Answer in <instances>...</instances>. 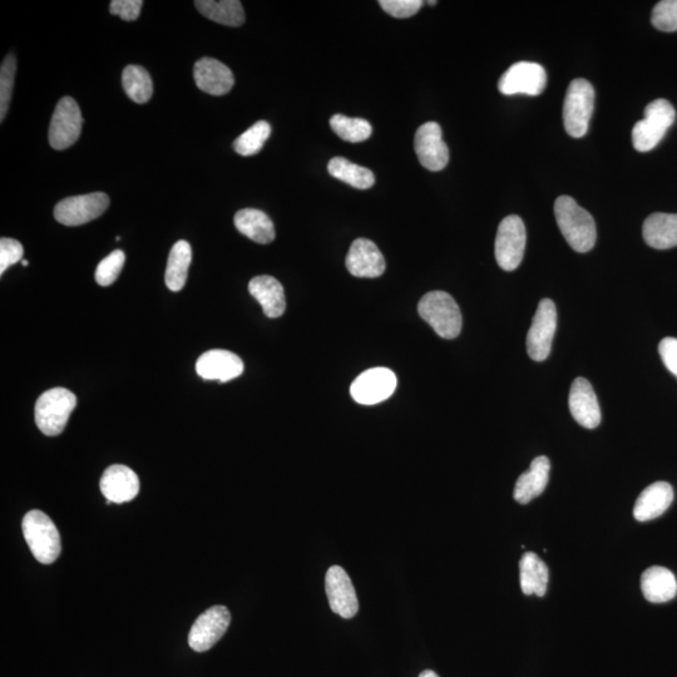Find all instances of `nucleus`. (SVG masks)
<instances>
[{
  "label": "nucleus",
  "instance_id": "1",
  "mask_svg": "<svg viewBox=\"0 0 677 677\" xmlns=\"http://www.w3.org/2000/svg\"><path fill=\"white\" fill-rule=\"evenodd\" d=\"M555 216L568 245L577 252L594 249L597 230L594 217L570 196H560L555 202Z\"/></svg>",
  "mask_w": 677,
  "mask_h": 677
},
{
  "label": "nucleus",
  "instance_id": "2",
  "mask_svg": "<svg viewBox=\"0 0 677 677\" xmlns=\"http://www.w3.org/2000/svg\"><path fill=\"white\" fill-rule=\"evenodd\" d=\"M23 536L34 558L43 565H51L61 555V536L46 513L33 510L23 518Z\"/></svg>",
  "mask_w": 677,
  "mask_h": 677
},
{
  "label": "nucleus",
  "instance_id": "3",
  "mask_svg": "<svg viewBox=\"0 0 677 677\" xmlns=\"http://www.w3.org/2000/svg\"><path fill=\"white\" fill-rule=\"evenodd\" d=\"M77 397L66 388H53L38 398L34 417L43 434L59 436L66 428L68 419L76 409Z\"/></svg>",
  "mask_w": 677,
  "mask_h": 677
},
{
  "label": "nucleus",
  "instance_id": "4",
  "mask_svg": "<svg viewBox=\"0 0 677 677\" xmlns=\"http://www.w3.org/2000/svg\"><path fill=\"white\" fill-rule=\"evenodd\" d=\"M418 311L441 338L454 339L461 334V310L456 300L444 291H432L424 295L419 301Z\"/></svg>",
  "mask_w": 677,
  "mask_h": 677
},
{
  "label": "nucleus",
  "instance_id": "5",
  "mask_svg": "<svg viewBox=\"0 0 677 677\" xmlns=\"http://www.w3.org/2000/svg\"><path fill=\"white\" fill-rule=\"evenodd\" d=\"M595 105V90L586 79H573L563 103V123L571 137L581 138L588 132Z\"/></svg>",
  "mask_w": 677,
  "mask_h": 677
},
{
  "label": "nucleus",
  "instance_id": "6",
  "mask_svg": "<svg viewBox=\"0 0 677 677\" xmlns=\"http://www.w3.org/2000/svg\"><path fill=\"white\" fill-rule=\"evenodd\" d=\"M676 112L666 100H655L645 108V118L636 123L632 130L635 150L649 152L659 145L667 130L675 122Z\"/></svg>",
  "mask_w": 677,
  "mask_h": 677
},
{
  "label": "nucleus",
  "instance_id": "7",
  "mask_svg": "<svg viewBox=\"0 0 677 677\" xmlns=\"http://www.w3.org/2000/svg\"><path fill=\"white\" fill-rule=\"evenodd\" d=\"M526 227L520 216L504 217L498 226L496 245L497 264L504 271H513L521 265L526 249Z\"/></svg>",
  "mask_w": 677,
  "mask_h": 677
},
{
  "label": "nucleus",
  "instance_id": "8",
  "mask_svg": "<svg viewBox=\"0 0 677 677\" xmlns=\"http://www.w3.org/2000/svg\"><path fill=\"white\" fill-rule=\"evenodd\" d=\"M547 86V73L541 64L518 62L503 73L498 90L504 96H540Z\"/></svg>",
  "mask_w": 677,
  "mask_h": 677
},
{
  "label": "nucleus",
  "instance_id": "9",
  "mask_svg": "<svg viewBox=\"0 0 677 677\" xmlns=\"http://www.w3.org/2000/svg\"><path fill=\"white\" fill-rule=\"evenodd\" d=\"M557 329V309L551 299H543L527 334V353L535 362H543L551 354Z\"/></svg>",
  "mask_w": 677,
  "mask_h": 677
},
{
  "label": "nucleus",
  "instance_id": "10",
  "mask_svg": "<svg viewBox=\"0 0 677 677\" xmlns=\"http://www.w3.org/2000/svg\"><path fill=\"white\" fill-rule=\"evenodd\" d=\"M110 206V199L103 192L68 197L54 207V217L59 224L81 226L98 219Z\"/></svg>",
  "mask_w": 677,
  "mask_h": 677
},
{
  "label": "nucleus",
  "instance_id": "11",
  "mask_svg": "<svg viewBox=\"0 0 677 677\" xmlns=\"http://www.w3.org/2000/svg\"><path fill=\"white\" fill-rule=\"evenodd\" d=\"M82 126V113L77 102L71 97H63L53 113L49 143L54 150H66L81 136Z\"/></svg>",
  "mask_w": 677,
  "mask_h": 677
},
{
  "label": "nucleus",
  "instance_id": "12",
  "mask_svg": "<svg viewBox=\"0 0 677 677\" xmlns=\"http://www.w3.org/2000/svg\"><path fill=\"white\" fill-rule=\"evenodd\" d=\"M397 375L388 368H373L354 380L350 394L355 402L374 405L392 397L397 389Z\"/></svg>",
  "mask_w": 677,
  "mask_h": 677
},
{
  "label": "nucleus",
  "instance_id": "13",
  "mask_svg": "<svg viewBox=\"0 0 677 677\" xmlns=\"http://www.w3.org/2000/svg\"><path fill=\"white\" fill-rule=\"evenodd\" d=\"M231 622L225 606H214L197 617L189 634V645L196 652L209 651L226 634Z\"/></svg>",
  "mask_w": 677,
  "mask_h": 677
},
{
  "label": "nucleus",
  "instance_id": "14",
  "mask_svg": "<svg viewBox=\"0 0 677 677\" xmlns=\"http://www.w3.org/2000/svg\"><path fill=\"white\" fill-rule=\"evenodd\" d=\"M325 590L328 596L331 611L334 614L343 617V619H353L359 611V601L357 592L352 580L340 566H331L326 572Z\"/></svg>",
  "mask_w": 677,
  "mask_h": 677
},
{
  "label": "nucleus",
  "instance_id": "15",
  "mask_svg": "<svg viewBox=\"0 0 677 677\" xmlns=\"http://www.w3.org/2000/svg\"><path fill=\"white\" fill-rule=\"evenodd\" d=\"M442 136V128L436 122L424 123L415 133V153L422 166L429 171H442L448 165L449 150Z\"/></svg>",
  "mask_w": 677,
  "mask_h": 677
},
{
  "label": "nucleus",
  "instance_id": "16",
  "mask_svg": "<svg viewBox=\"0 0 677 677\" xmlns=\"http://www.w3.org/2000/svg\"><path fill=\"white\" fill-rule=\"evenodd\" d=\"M570 412L576 422L583 428L595 429L601 423L599 400L590 382L585 378H576L571 385L568 398Z\"/></svg>",
  "mask_w": 677,
  "mask_h": 677
},
{
  "label": "nucleus",
  "instance_id": "17",
  "mask_svg": "<svg viewBox=\"0 0 677 677\" xmlns=\"http://www.w3.org/2000/svg\"><path fill=\"white\" fill-rule=\"evenodd\" d=\"M101 492L107 504L131 502L140 492V479L131 468L115 464L108 467L101 478Z\"/></svg>",
  "mask_w": 677,
  "mask_h": 677
},
{
  "label": "nucleus",
  "instance_id": "18",
  "mask_svg": "<svg viewBox=\"0 0 677 677\" xmlns=\"http://www.w3.org/2000/svg\"><path fill=\"white\" fill-rule=\"evenodd\" d=\"M347 269L355 278H379L385 271L384 256L372 240H355L347 256Z\"/></svg>",
  "mask_w": 677,
  "mask_h": 677
},
{
  "label": "nucleus",
  "instance_id": "19",
  "mask_svg": "<svg viewBox=\"0 0 677 677\" xmlns=\"http://www.w3.org/2000/svg\"><path fill=\"white\" fill-rule=\"evenodd\" d=\"M196 372L202 379L226 383L244 373V363L236 354L227 350H210L197 360Z\"/></svg>",
  "mask_w": 677,
  "mask_h": 677
},
{
  "label": "nucleus",
  "instance_id": "20",
  "mask_svg": "<svg viewBox=\"0 0 677 677\" xmlns=\"http://www.w3.org/2000/svg\"><path fill=\"white\" fill-rule=\"evenodd\" d=\"M196 86L211 96H224L234 87L231 69L214 58H201L194 68Z\"/></svg>",
  "mask_w": 677,
  "mask_h": 677
},
{
  "label": "nucleus",
  "instance_id": "21",
  "mask_svg": "<svg viewBox=\"0 0 677 677\" xmlns=\"http://www.w3.org/2000/svg\"><path fill=\"white\" fill-rule=\"evenodd\" d=\"M674 501V489L666 482H656L641 492L637 498L634 516L639 522L655 520L669 510Z\"/></svg>",
  "mask_w": 677,
  "mask_h": 677
},
{
  "label": "nucleus",
  "instance_id": "22",
  "mask_svg": "<svg viewBox=\"0 0 677 677\" xmlns=\"http://www.w3.org/2000/svg\"><path fill=\"white\" fill-rule=\"evenodd\" d=\"M551 463L545 456L533 459L530 469L517 479L515 493L516 501L527 504L541 496L550 481Z\"/></svg>",
  "mask_w": 677,
  "mask_h": 677
},
{
  "label": "nucleus",
  "instance_id": "23",
  "mask_svg": "<svg viewBox=\"0 0 677 677\" xmlns=\"http://www.w3.org/2000/svg\"><path fill=\"white\" fill-rule=\"evenodd\" d=\"M249 291L260 305L268 318H280L285 313L286 299L283 285L269 275L256 276L249 284Z\"/></svg>",
  "mask_w": 677,
  "mask_h": 677
},
{
  "label": "nucleus",
  "instance_id": "24",
  "mask_svg": "<svg viewBox=\"0 0 677 677\" xmlns=\"http://www.w3.org/2000/svg\"><path fill=\"white\" fill-rule=\"evenodd\" d=\"M641 590L645 599L652 604H665L677 595L676 577L665 567L647 568L641 576Z\"/></svg>",
  "mask_w": 677,
  "mask_h": 677
},
{
  "label": "nucleus",
  "instance_id": "25",
  "mask_svg": "<svg viewBox=\"0 0 677 677\" xmlns=\"http://www.w3.org/2000/svg\"><path fill=\"white\" fill-rule=\"evenodd\" d=\"M642 235L647 245L657 250L677 246V214H652L644 222Z\"/></svg>",
  "mask_w": 677,
  "mask_h": 677
},
{
  "label": "nucleus",
  "instance_id": "26",
  "mask_svg": "<svg viewBox=\"0 0 677 677\" xmlns=\"http://www.w3.org/2000/svg\"><path fill=\"white\" fill-rule=\"evenodd\" d=\"M236 229L242 235L258 244H270L275 239V227L265 212L256 209H244L235 215Z\"/></svg>",
  "mask_w": 677,
  "mask_h": 677
},
{
  "label": "nucleus",
  "instance_id": "27",
  "mask_svg": "<svg viewBox=\"0 0 677 677\" xmlns=\"http://www.w3.org/2000/svg\"><path fill=\"white\" fill-rule=\"evenodd\" d=\"M520 580L523 594L546 595L550 572L545 562L533 552H526L520 561Z\"/></svg>",
  "mask_w": 677,
  "mask_h": 677
},
{
  "label": "nucleus",
  "instance_id": "28",
  "mask_svg": "<svg viewBox=\"0 0 677 677\" xmlns=\"http://www.w3.org/2000/svg\"><path fill=\"white\" fill-rule=\"evenodd\" d=\"M197 11L207 19L227 27H240L245 23V12L239 0H197Z\"/></svg>",
  "mask_w": 677,
  "mask_h": 677
},
{
  "label": "nucleus",
  "instance_id": "29",
  "mask_svg": "<svg viewBox=\"0 0 677 677\" xmlns=\"http://www.w3.org/2000/svg\"><path fill=\"white\" fill-rule=\"evenodd\" d=\"M192 260V250L189 242L181 240L176 242L168 256L165 283L171 291L184 289L189 275Z\"/></svg>",
  "mask_w": 677,
  "mask_h": 677
},
{
  "label": "nucleus",
  "instance_id": "30",
  "mask_svg": "<svg viewBox=\"0 0 677 677\" xmlns=\"http://www.w3.org/2000/svg\"><path fill=\"white\" fill-rule=\"evenodd\" d=\"M329 174L355 189L368 190L375 184V176L369 168L350 162L344 157H335L329 162Z\"/></svg>",
  "mask_w": 677,
  "mask_h": 677
},
{
  "label": "nucleus",
  "instance_id": "31",
  "mask_svg": "<svg viewBox=\"0 0 677 677\" xmlns=\"http://www.w3.org/2000/svg\"><path fill=\"white\" fill-rule=\"evenodd\" d=\"M123 90L133 102L143 105L151 100L153 83L150 73L141 66H127L122 74Z\"/></svg>",
  "mask_w": 677,
  "mask_h": 677
},
{
  "label": "nucleus",
  "instance_id": "32",
  "mask_svg": "<svg viewBox=\"0 0 677 677\" xmlns=\"http://www.w3.org/2000/svg\"><path fill=\"white\" fill-rule=\"evenodd\" d=\"M330 126L336 135L350 143L367 141L373 132L370 123L363 118H350L343 115L331 117Z\"/></svg>",
  "mask_w": 677,
  "mask_h": 677
},
{
  "label": "nucleus",
  "instance_id": "33",
  "mask_svg": "<svg viewBox=\"0 0 677 677\" xmlns=\"http://www.w3.org/2000/svg\"><path fill=\"white\" fill-rule=\"evenodd\" d=\"M270 135L271 127L268 122H256L234 142L235 151L241 156H254L263 150Z\"/></svg>",
  "mask_w": 677,
  "mask_h": 677
},
{
  "label": "nucleus",
  "instance_id": "34",
  "mask_svg": "<svg viewBox=\"0 0 677 677\" xmlns=\"http://www.w3.org/2000/svg\"><path fill=\"white\" fill-rule=\"evenodd\" d=\"M17 72V59L13 54L4 59L2 68H0V121L6 118L9 105H11L14 78Z\"/></svg>",
  "mask_w": 677,
  "mask_h": 677
},
{
  "label": "nucleus",
  "instance_id": "35",
  "mask_svg": "<svg viewBox=\"0 0 677 677\" xmlns=\"http://www.w3.org/2000/svg\"><path fill=\"white\" fill-rule=\"evenodd\" d=\"M126 263V255L122 250L113 251L107 258L103 259L96 270V281L98 285L110 286L118 279L123 265Z\"/></svg>",
  "mask_w": 677,
  "mask_h": 677
},
{
  "label": "nucleus",
  "instance_id": "36",
  "mask_svg": "<svg viewBox=\"0 0 677 677\" xmlns=\"http://www.w3.org/2000/svg\"><path fill=\"white\" fill-rule=\"evenodd\" d=\"M651 23L662 32L677 31V0H662L652 11Z\"/></svg>",
  "mask_w": 677,
  "mask_h": 677
},
{
  "label": "nucleus",
  "instance_id": "37",
  "mask_svg": "<svg viewBox=\"0 0 677 677\" xmlns=\"http://www.w3.org/2000/svg\"><path fill=\"white\" fill-rule=\"evenodd\" d=\"M422 0H380L379 6L389 16L398 19L413 17L423 7Z\"/></svg>",
  "mask_w": 677,
  "mask_h": 677
},
{
  "label": "nucleus",
  "instance_id": "38",
  "mask_svg": "<svg viewBox=\"0 0 677 677\" xmlns=\"http://www.w3.org/2000/svg\"><path fill=\"white\" fill-rule=\"evenodd\" d=\"M23 255L24 249L21 242L3 237L0 240V274L3 275L12 265L21 261Z\"/></svg>",
  "mask_w": 677,
  "mask_h": 677
},
{
  "label": "nucleus",
  "instance_id": "39",
  "mask_svg": "<svg viewBox=\"0 0 677 677\" xmlns=\"http://www.w3.org/2000/svg\"><path fill=\"white\" fill-rule=\"evenodd\" d=\"M142 6V0H113L110 13L113 16H120L123 21L132 22L140 17Z\"/></svg>",
  "mask_w": 677,
  "mask_h": 677
},
{
  "label": "nucleus",
  "instance_id": "40",
  "mask_svg": "<svg viewBox=\"0 0 677 677\" xmlns=\"http://www.w3.org/2000/svg\"><path fill=\"white\" fill-rule=\"evenodd\" d=\"M659 353L667 370L677 378V339H662L659 344Z\"/></svg>",
  "mask_w": 677,
  "mask_h": 677
},
{
  "label": "nucleus",
  "instance_id": "41",
  "mask_svg": "<svg viewBox=\"0 0 677 677\" xmlns=\"http://www.w3.org/2000/svg\"><path fill=\"white\" fill-rule=\"evenodd\" d=\"M419 677H439V676L438 674H436V672L432 670H426L423 671L422 674L419 675Z\"/></svg>",
  "mask_w": 677,
  "mask_h": 677
},
{
  "label": "nucleus",
  "instance_id": "42",
  "mask_svg": "<svg viewBox=\"0 0 677 677\" xmlns=\"http://www.w3.org/2000/svg\"><path fill=\"white\" fill-rule=\"evenodd\" d=\"M429 6L434 7L436 6L437 2H428Z\"/></svg>",
  "mask_w": 677,
  "mask_h": 677
},
{
  "label": "nucleus",
  "instance_id": "43",
  "mask_svg": "<svg viewBox=\"0 0 677 677\" xmlns=\"http://www.w3.org/2000/svg\"><path fill=\"white\" fill-rule=\"evenodd\" d=\"M22 264H23V266H28V265H29V263H28L27 260H23V261H22Z\"/></svg>",
  "mask_w": 677,
  "mask_h": 677
}]
</instances>
